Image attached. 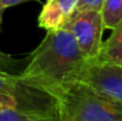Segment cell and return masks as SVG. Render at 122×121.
Instances as JSON below:
<instances>
[{"instance_id": "6da1fadb", "label": "cell", "mask_w": 122, "mask_h": 121, "mask_svg": "<svg viewBox=\"0 0 122 121\" xmlns=\"http://www.w3.org/2000/svg\"><path fill=\"white\" fill-rule=\"evenodd\" d=\"M46 32L41 43L27 56V63L19 75L58 97L64 88L78 82L88 59L65 29Z\"/></svg>"}, {"instance_id": "7a4b0ae2", "label": "cell", "mask_w": 122, "mask_h": 121, "mask_svg": "<svg viewBox=\"0 0 122 121\" xmlns=\"http://www.w3.org/2000/svg\"><path fill=\"white\" fill-rule=\"evenodd\" d=\"M58 100L61 121H122V102L103 97L81 82L64 88Z\"/></svg>"}, {"instance_id": "3957f363", "label": "cell", "mask_w": 122, "mask_h": 121, "mask_svg": "<svg viewBox=\"0 0 122 121\" xmlns=\"http://www.w3.org/2000/svg\"><path fill=\"white\" fill-rule=\"evenodd\" d=\"M0 91L13 97L17 102V109L20 112L59 116L58 97L20 75L0 70Z\"/></svg>"}, {"instance_id": "277c9868", "label": "cell", "mask_w": 122, "mask_h": 121, "mask_svg": "<svg viewBox=\"0 0 122 121\" xmlns=\"http://www.w3.org/2000/svg\"><path fill=\"white\" fill-rule=\"evenodd\" d=\"M61 27L71 33L88 62H94L97 58L103 42V31L106 30L101 11H84L71 14Z\"/></svg>"}, {"instance_id": "5b68a950", "label": "cell", "mask_w": 122, "mask_h": 121, "mask_svg": "<svg viewBox=\"0 0 122 121\" xmlns=\"http://www.w3.org/2000/svg\"><path fill=\"white\" fill-rule=\"evenodd\" d=\"M78 82L103 97L122 102V67L88 62L80 75Z\"/></svg>"}, {"instance_id": "8992f818", "label": "cell", "mask_w": 122, "mask_h": 121, "mask_svg": "<svg viewBox=\"0 0 122 121\" xmlns=\"http://www.w3.org/2000/svg\"><path fill=\"white\" fill-rule=\"evenodd\" d=\"M77 2L78 0H46L38 17V26L46 31L59 29Z\"/></svg>"}, {"instance_id": "52a82bcc", "label": "cell", "mask_w": 122, "mask_h": 121, "mask_svg": "<svg viewBox=\"0 0 122 121\" xmlns=\"http://www.w3.org/2000/svg\"><path fill=\"white\" fill-rule=\"evenodd\" d=\"M94 62L122 67V20L112 30L110 37L102 42L98 56Z\"/></svg>"}, {"instance_id": "ba28073f", "label": "cell", "mask_w": 122, "mask_h": 121, "mask_svg": "<svg viewBox=\"0 0 122 121\" xmlns=\"http://www.w3.org/2000/svg\"><path fill=\"white\" fill-rule=\"evenodd\" d=\"M101 16L104 29L113 30L122 20V0H104Z\"/></svg>"}, {"instance_id": "9c48e42d", "label": "cell", "mask_w": 122, "mask_h": 121, "mask_svg": "<svg viewBox=\"0 0 122 121\" xmlns=\"http://www.w3.org/2000/svg\"><path fill=\"white\" fill-rule=\"evenodd\" d=\"M0 121H61L57 115H41L20 112L14 108L0 109Z\"/></svg>"}, {"instance_id": "30bf717a", "label": "cell", "mask_w": 122, "mask_h": 121, "mask_svg": "<svg viewBox=\"0 0 122 121\" xmlns=\"http://www.w3.org/2000/svg\"><path fill=\"white\" fill-rule=\"evenodd\" d=\"M4 6L0 2V27H1V23H2V14H4ZM29 57L25 58H14L8 53H5L4 51L0 50V70L5 71V73H10V74H14V75H19L23 69L25 68L26 63H27Z\"/></svg>"}, {"instance_id": "8fae6325", "label": "cell", "mask_w": 122, "mask_h": 121, "mask_svg": "<svg viewBox=\"0 0 122 121\" xmlns=\"http://www.w3.org/2000/svg\"><path fill=\"white\" fill-rule=\"evenodd\" d=\"M104 0H78L71 14H77L84 11H101ZM70 14V16H71Z\"/></svg>"}, {"instance_id": "7c38bea8", "label": "cell", "mask_w": 122, "mask_h": 121, "mask_svg": "<svg viewBox=\"0 0 122 121\" xmlns=\"http://www.w3.org/2000/svg\"><path fill=\"white\" fill-rule=\"evenodd\" d=\"M5 108H14V109H17V102L10 95L4 94V93L0 91V109H5Z\"/></svg>"}, {"instance_id": "4fadbf2b", "label": "cell", "mask_w": 122, "mask_h": 121, "mask_svg": "<svg viewBox=\"0 0 122 121\" xmlns=\"http://www.w3.org/2000/svg\"><path fill=\"white\" fill-rule=\"evenodd\" d=\"M31 1H36V2H41V0H0L1 5L4 6V8H10L20 4H25V2H31Z\"/></svg>"}]
</instances>
